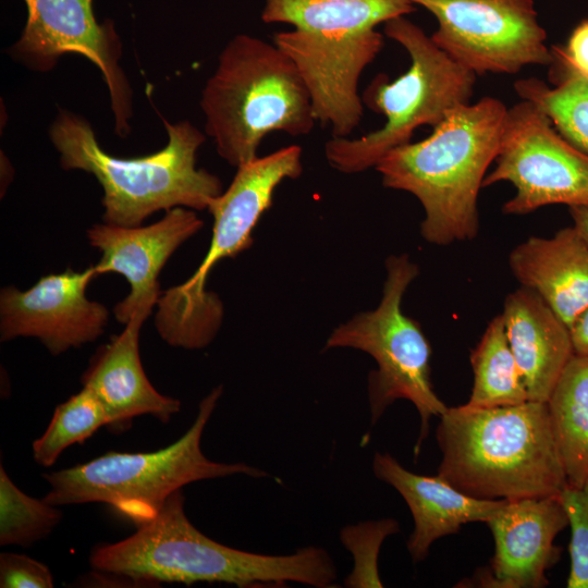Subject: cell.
<instances>
[{"label": "cell", "instance_id": "cell-1", "mask_svg": "<svg viewBox=\"0 0 588 588\" xmlns=\"http://www.w3.org/2000/svg\"><path fill=\"white\" fill-rule=\"evenodd\" d=\"M182 489L167 500L151 520L130 537L93 549L89 563L98 572L147 583H222L237 587L298 583L333 587L338 571L322 548L269 555L226 547L198 530L184 512Z\"/></svg>", "mask_w": 588, "mask_h": 588}, {"label": "cell", "instance_id": "cell-2", "mask_svg": "<svg viewBox=\"0 0 588 588\" xmlns=\"http://www.w3.org/2000/svg\"><path fill=\"white\" fill-rule=\"evenodd\" d=\"M415 11L409 0H264L261 20L293 27L273 36L296 66L317 122L350 137L364 114V70L382 50L376 27Z\"/></svg>", "mask_w": 588, "mask_h": 588}, {"label": "cell", "instance_id": "cell-3", "mask_svg": "<svg viewBox=\"0 0 588 588\" xmlns=\"http://www.w3.org/2000/svg\"><path fill=\"white\" fill-rule=\"evenodd\" d=\"M506 112L493 97L462 106L427 138L394 148L375 167L383 186L419 200L420 233L428 243L444 246L477 236L478 195L498 156Z\"/></svg>", "mask_w": 588, "mask_h": 588}, {"label": "cell", "instance_id": "cell-4", "mask_svg": "<svg viewBox=\"0 0 588 588\" xmlns=\"http://www.w3.org/2000/svg\"><path fill=\"white\" fill-rule=\"evenodd\" d=\"M437 441L438 476L482 500L558 495L567 485L547 402L493 408L448 407Z\"/></svg>", "mask_w": 588, "mask_h": 588}, {"label": "cell", "instance_id": "cell-5", "mask_svg": "<svg viewBox=\"0 0 588 588\" xmlns=\"http://www.w3.org/2000/svg\"><path fill=\"white\" fill-rule=\"evenodd\" d=\"M162 121L167 145L136 158L105 151L91 125L76 113L60 110L50 125L49 138L60 154L61 167L90 173L101 185L105 223L138 226L160 210H208L223 192L217 175L196 167L198 149L207 135L186 120Z\"/></svg>", "mask_w": 588, "mask_h": 588}, {"label": "cell", "instance_id": "cell-6", "mask_svg": "<svg viewBox=\"0 0 588 588\" xmlns=\"http://www.w3.org/2000/svg\"><path fill=\"white\" fill-rule=\"evenodd\" d=\"M200 108L205 134L235 168L257 158L270 133L305 136L317 122L294 63L273 41L247 34L234 36L220 52Z\"/></svg>", "mask_w": 588, "mask_h": 588}, {"label": "cell", "instance_id": "cell-7", "mask_svg": "<svg viewBox=\"0 0 588 588\" xmlns=\"http://www.w3.org/2000/svg\"><path fill=\"white\" fill-rule=\"evenodd\" d=\"M222 393V385L212 389L199 403L188 430L164 449L107 452L84 464L44 474L50 486L44 501L54 506L105 503L138 526L156 517L170 495L188 483L233 475L267 477L260 468L215 462L203 453V432Z\"/></svg>", "mask_w": 588, "mask_h": 588}, {"label": "cell", "instance_id": "cell-8", "mask_svg": "<svg viewBox=\"0 0 588 588\" xmlns=\"http://www.w3.org/2000/svg\"><path fill=\"white\" fill-rule=\"evenodd\" d=\"M384 34L406 50L411 65L394 81L378 75L362 96L366 107L384 115L382 127L358 138L332 137L326 143L328 163L342 173L375 168L385 154L411 143L416 128L434 127L470 103L477 75L439 48L419 26L397 16L384 23Z\"/></svg>", "mask_w": 588, "mask_h": 588}, {"label": "cell", "instance_id": "cell-9", "mask_svg": "<svg viewBox=\"0 0 588 588\" xmlns=\"http://www.w3.org/2000/svg\"><path fill=\"white\" fill-rule=\"evenodd\" d=\"M303 150L280 148L240 166L229 187L212 199L208 211L213 225L210 245L197 270L185 282L161 293L155 324L171 346L199 350L216 338L223 320V304L206 290L211 269L253 244L252 233L272 205L277 187L303 173Z\"/></svg>", "mask_w": 588, "mask_h": 588}, {"label": "cell", "instance_id": "cell-10", "mask_svg": "<svg viewBox=\"0 0 588 588\" xmlns=\"http://www.w3.org/2000/svg\"><path fill=\"white\" fill-rule=\"evenodd\" d=\"M387 278L379 305L356 314L336 327L326 348L347 347L370 355L377 369L368 376V400L371 425L396 400L414 404L420 416V433L415 445L419 453L428 436L432 416H441L448 406L436 394L430 380L431 350L418 322L402 310V299L419 268L408 255L385 260Z\"/></svg>", "mask_w": 588, "mask_h": 588}, {"label": "cell", "instance_id": "cell-11", "mask_svg": "<svg viewBox=\"0 0 588 588\" xmlns=\"http://www.w3.org/2000/svg\"><path fill=\"white\" fill-rule=\"evenodd\" d=\"M495 168L482 186L510 182L514 197L505 215L523 216L543 206H588V154L569 143L534 102L507 109Z\"/></svg>", "mask_w": 588, "mask_h": 588}, {"label": "cell", "instance_id": "cell-12", "mask_svg": "<svg viewBox=\"0 0 588 588\" xmlns=\"http://www.w3.org/2000/svg\"><path fill=\"white\" fill-rule=\"evenodd\" d=\"M409 1L437 19L433 42L476 75L515 74L552 62L534 0Z\"/></svg>", "mask_w": 588, "mask_h": 588}, {"label": "cell", "instance_id": "cell-13", "mask_svg": "<svg viewBox=\"0 0 588 588\" xmlns=\"http://www.w3.org/2000/svg\"><path fill=\"white\" fill-rule=\"evenodd\" d=\"M27 19L21 37L9 49L30 70L48 72L65 53L93 62L108 86L119 136L130 133L132 90L120 66L122 46L111 21L98 23L93 0H24Z\"/></svg>", "mask_w": 588, "mask_h": 588}, {"label": "cell", "instance_id": "cell-14", "mask_svg": "<svg viewBox=\"0 0 588 588\" xmlns=\"http://www.w3.org/2000/svg\"><path fill=\"white\" fill-rule=\"evenodd\" d=\"M95 266L41 277L30 289L5 286L0 293V340L36 338L54 356L96 341L109 310L86 296Z\"/></svg>", "mask_w": 588, "mask_h": 588}, {"label": "cell", "instance_id": "cell-15", "mask_svg": "<svg viewBox=\"0 0 588 588\" xmlns=\"http://www.w3.org/2000/svg\"><path fill=\"white\" fill-rule=\"evenodd\" d=\"M195 210L175 207L149 225L95 224L87 231L91 246L101 253L97 274L117 272L131 286L113 307L115 319L126 324L139 309H151L161 295L158 277L172 254L203 228Z\"/></svg>", "mask_w": 588, "mask_h": 588}, {"label": "cell", "instance_id": "cell-16", "mask_svg": "<svg viewBox=\"0 0 588 588\" xmlns=\"http://www.w3.org/2000/svg\"><path fill=\"white\" fill-rule=\"evenodd\" d=\"M486 524L493 536L494 555L490 568L479 575V586L546 587V571L560 555L553 541L568 525L559 494L506 500Z\"/></svg>", "mask_w": 588, "mask_h": 588}, {"label": "cell", "instance_id": "cell-17", "mask_svg": "<svg viewBox=\"0 0 588 588\" xmlns=\"http://www.w3.org/2000/svg\"><path fill=\"white\" fill-rule=\"evenodd\" d=\"M151 309L137 310L125 329L100 346L82 376V384L105 406L108 428L124 430L133 418L151 415L170 421L181 409L177 399L158 392L148 380L139 356V331Z\"/></svg>", "mask_w": 588, "mask_h": 588}, {"label": "cell", "instance_id": "cell-18", "mask_svg": "<svg viewBox=\"0 0 588 588\" xmlns=\"http://www.w3.org/2000/svg\"><path fill=\"white\" fill-rule=\"evenodd\" d=\"M375 476L392 486L405 500L414 519L407 549L415 562L427 558L430 546L468 523H487L506 500L470 497L440 476H424L404 468L392 455L377 452Z\"/></svg>", "mask_w": 588, "mask_h": 588}, {"label": "cell", "instance_id": "cell-19", "mask_svg": "<svg viewBox=\"0 0 588 588\" xmlns=\"http://www.w3.org/2000/svg\"><path fill=\"white\" fill-rule=\"evenodd\" d=\"M528 401L547 402L574 355L569 328L531 289L510 293L501 314Z\"/></svg>", "mask_w": 588, "mask_h": 588}, {"label": "cell", "instance_id": "cell-20", "mask_svg": "<svg viewBox=\"0 0 588 588\" xmlns=\"http://www.w3.org/2000/svg\"><path fill=\"white\" fill-rule=\"evenodd\" d=\"M515 279L539 294L569 328L588 307V242L573 225L530 236L509 257Z\"/></svg>", "mask_w": 588, "mask_h": 588}, {"label": "cell", "instance_id": "cell-21", "mask_svg": "<svg viewBox=\"0 0 588 588\" xmlns=\"http://www.w3.org/2000/svg\"><path fill=\"white\" fill-rule=\"evenodd\" d=\"M547 405L566 483L581 488L588 485V357L572 356Z\"/></svg>", "mask_w": 588, "mask_h": 588}, {"label": "cell", "instance_id": "cell-22", "mask_svg": "<svg viewBox=\"0 0 588 588\" xmlns=\"http://www.w3.org/2000/svg\"><path fill=\"white\" fill-rule=\"evenodd\" d=\"M549 66L553 86L531 77L518 79L514 88L520 99L538 106L569 143L588 154V77L553 51Z\"/></svg>", "mask_w": 588, "mask_h": 588}, {"label": "cell", "instance_id": "cell-23", "mask_svg": "<svg viewBox=\"0 0 588 588\" xmlns=\"http://www.w3.org/2000/svg\"><path fill=\"white\" fill-rule=\"evenodd\" d=\"M474 385L466 404L469 408H493L528 401L516 359L510 347L502 315L487 326L470 352Z\"/></svg>", "mask_w": 588, "mask_h": 588}, {"label": "cell", "instance_id": "cell-24", "mask_svg": "<svg viewBox=\"0 0 588 588\" xmlns=\"http://www.w3.org/2000/svg\"><path fill=\"white\" fill-rule=\"evenodd\" d=\"M107 411L98 397L84 388L58 405L45 432L33 442L34 461L52 466L61 453L75 443H83L99 428L109 426Z\"/></svg>", "mask_w": 588, "mask_h": 588}, {"label": "cell", "instance_id": "cell-25", "mask_svg": "<svg viewBox=\"0 0 588 588\" xmlns=\"http://www.w3.org/2000/svg\"><path fill=\"white\" fill-rule=\"evenodd\" d=\"M62 512L24 493L0 466V544L29 547L45 539L60 523Z\"/></svg>", "mask_w": 588, "mask_h": 588}, {"label": "cell", "instance_id": "cell-26", "mask_svg": "<svg viewBox=\"0 0 588 588\" xmlns=\"http://www.w3.org/2000/svg\"><path fill=\"white\" fill-rule=\"evenodd\" d=\"M399 530V523L391 518L364 522L342 529L341 541L354 559V567L344 581L345 586H383L378 572L379 551L384 539Z\"/></svg>", "mask_w": 588, "mask_h": 588}, {"label": "cell", "instance_id": "cell-27", "mask_svg": "<svg viewBox=\"0 0 588 588\" xmlns=\"http://www.w3.org/2000/svg\"><path fill=\"white\" fill-rule=\"evenodd\" d=\"M571 527L567 588H588V485L565 486L559 494Z\"/></svg>", "mask_w": 588, "mask_h": 588}, {"label": "cell", "instance_id": "cell-28", "mask_svg": "<svg viewBox=\"0 0 588 588\" xmlns=\"http://www.w3.org/2000/svg\"><path fill=\"white\" fill-rule=\"evenodd\" d=\"M53 576L49 567L24 554H0L1 588H51Z\"/></svg>", "mask_w": 588, "mask_h": 588}, {"label": "cell", "instance_id": "cell-29", "mask_svg": "<svg viewBox=\"0 0 588 588\" xmlns=\"http://www.w3.org/2000/svg\"><path fill=\"white\" fill-rule=\"evenodd\" d=\"M551 50L571 68L588 77V20L581 21L572 32L564 47Z\"/></svg>", "mask_w": 588, "mask_h": 588}, {"label": "cell", "instance_id": "cell-30", "mask_svg": "<svg viewBox=\"0 0 588 588\" xmlns=\"http://www.w3.org/2000/svg\"><path fill=\"white\" fill-rule=\"evenodd\" d=\"M574 354L588 357V307L569 327Z\"/></svg>", "mask_w": 588, "mask_h": 588}, {"label": "cell", "instance_id": "cell-31", "mask_svg": "<svg viewBox=\"0 0 588 588\" xmlns=\"http://www.w3.org/2000/svg\"><path fill=\"white\" fill-rule=\"evenodd\" d=\"M568 208L574 223L573 225L588 242V206H573Z\"/></svg>", "mask_w": 588, "mask_h": 588}]
</instances>
